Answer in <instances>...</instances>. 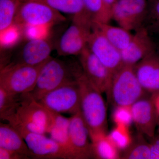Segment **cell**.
<instances>
[{
    "label": "cell",
    "instance_id": "25",
    "mask_svg": "<svg viewBox=\"0 0 159 159\" xmlns=\"http://www.w3.org/2000/svg\"><path fill=\"white\" fill-rule=\"evenodd\" d=\"M21 94L11 93L0 87V118L6 121L9 117L14 115L19 105Z\"/></svg>",
    "mask_w": 159,
    "mask_h": 159
},
{
    "label": "cell",
    "instance_id": "32",
    "mask_svg": "<svg viewBox=\"0 0 159 159\" xmlns=\"http://www.w3.org/2000/svg\"><path fill=\"white\" fill-rule=\"evenodd\" d=\"M28 157L14 151L0 147V159H28Z\"/></svg>",
    "mask_w": 159,
    "mask_h": 159
},
{
    "label": "cell",
    "instance_id": "8",
    "mask_svg": "<svg viewBox=\"0 0 159 159\" xmlns=\"http://www.w3.org/2000/svg\"><path fill=\"white\" fill-rule=\"evenodd\" d=\"M49 110L73 115L80 111V96L77 81L61 86L49 92L39 100Z\"/></svg>",
    "mask_w": 159,
    "mask_h": 159
},
{
    "label": "cell",
    "instance_id": "20",
    "mask_svg": "<svg viewBox=\"0 0 159 159\" xmlns=\"http://www.w3.org/2000/svg\"><path fill=\"white\" fill-rule=\"evenodd\" d=\"M151 146L145 136L139 132L131 143L121 154L120 158L124 159H151Z\"/></svg>",
    "mask_w": 159,
    "mask_h": 159
},
{
    "label": "cell",
    "instance_id": "15",
    "mask_svg": "<svg viewBox=\"0 0 159 159\" xmlns=\"http://www.w3.org/2000/svg\"><path fill=\"white\" fill-rule=\"evenodd\" d=\"M135 32L129 45L121 52L123 65L134 66L156 51L150 33L145 27H141Z\"/></svg>",
    "mask_w": 159,
    "mask_h": 159
},
{
    "label": "cell",
    "instance_id": "9",
    "mask_svg": "<svg viewBox=\"0 0 159 159\" xmlns=\"http://www.w3.org/2000/svg\"><path fill=\"white\" fill-rule=\"evenodd\" d=\"M11 125L22 136L34 159H74L67 148L46 134L31 132L20 125Z\"/></svg>",
    "mask_w": 159,
    "mask_h": 159
},
{
    "label": "cell",
    "instance_id": "23",
    "mask_svg": "<svg viewBox=\"0 0 159 159\" xmlns=\"http://www.w3.org/2000/svg\"><path fill=\"white\" fill-rule=\"evenodd\" d=\"M86 10L93 23H109L112 19V9L102 0H83Z\"/></svg>",
    "mask_w": 159,
    "mask_h": 159
},
{
    "label": "cell",
    "instance_id": "26",
    "mask_svg": "<svg viewBox=\"0 0 159 159\" xmlns=\"http://www.w3.org/2000/svg\"><path fill=\"white\" fill-rule=\"evenodd\" d=\"M21 0H0V33L14 25L15 18Z\"/></svg>",
    "mask_w": 159,
    "mask_h": 159
},
{
    "label": "cell",
    "instance_id": "21",
    "mask_svg": "<svg viewBox=\"0 0 159 159\" xmlns=\"http://www.w3.org/2000/svg\"><path fill=\"white\" fill-rule=\"evenodd\" d=\"M51 112L53 116V122L49 133L50 138L70 151L69 135L70 118H66L61 114Z\"/></svg>",
    "mask_w": 159,
    "mask_h": 159
},
{
    "label": "cell",
    "instance_id": "35",
    "mask_svg": "<svg viewBox=\"0 0 159 159\" xmlns=\"http://www.w3.org/2000/svg\"><path fill=\"white\" fill-rule=\"evenodd\" d=\"M104 3L109 8L112 9L115 3L116 2L117 0H102Z\"/></svg>",
    "mask_w": 159,
    "mask_h": 159
},
{
    "label": "cell",
    "instance_id": "7",
    "mask_svg": "<svg viewBox=\"0 0 159 159\" xmlns=\"http://www.w3.org/2000/svg\"><path fill=\"white\" fill-rule=\"evenodd\" d=\"M93 22L88 15L74 16L70 25L61 35L56 48L61 56L79 55L87 47Z\"/></svg>",
    "mask_w": 159,
    "mask_h": 159
},
{
    "label": "cell",
    "instance_id": "16",
    "mask_svg": "<svg viewBox=\"0 0 159 159\" xmlns=\"http://www.w3.org/2000/svg\"><path fill=\"white\" fill-rule=\"evenodd\" d=\"M53 44L48 38L29 39L17 57L9 64L36 66L51 57Z\"/></svg>",
    "mask_w": 159,
    "mask_h": 159
},
{
    "label": "cell",
    "instance_id": "13",
    "mask_svg": "<svg viewBox=\"0 0 159 159\" xmlns=\"http://www.w3.org/2000/svg\"><path fill=\"white\" fill-rule=\"evenodd\" d=\"M69 148L74 159L93 158L89 131L81 112L70 118Z\"/></svg>",
    "mask_w": 159,
    "mask_h": 159
},
{
    "label": "cell",
    "instance_id": "4",
    "mask_svg": "<svg viewBox=\"0 0 159 159\" xmlns=\"http://www.w3.org/2000/svg\"><path fill=\"white\" fill-rule=\"evenodd\" d=\"M140 84L134 66L123 65L114 74L107 98L115 107H131L147 95Z\"/></svg>",
    "mask_w": 159,
    "mask_h": 159
},
{
    "label": "cell",
    "instance_id": "3",
    "mask_svg": "<svg viewBox=\"0 0 159 159\" xmlns=\"http://www.w3.org/2000/svg\"><path fill=\"white\" fill-rule=\"evenodd\" d=\"M11 125L22 126L31 132L49 134L53 122L51 111L41 104L30 93L21 94L15 113L6 120Z\"/></svg>",
    "mask_w": 159,
    "mask_h": 159
},
{
    "label": "cell",
    "instance_id": "19",
    "mask_svg": "<svg viewBox=\"0 0 159 159\" xmlns=\"http://www.w3.org/2000/svg\"><path fill=\"white\" fill-rule=\"evenodd\" d=\"M93 26L121 52L127 48L132 38L130 31L121 27L111 25L109 23H93Z\"/></svg>",
    "mask_w": 159,
    "mask_h": 159
},
{
    "label": "cell",
    "instance_id": "14",
    "mask_svg": "<svg viewBox=\"0 0 159 159\" xmlns=\"http://www.w3.org/2000/svg\"><path fill=\"white\" fill-rule=\"evenodd\" d=\"M133 122L139 132L151 139L155 136L159 117L151 96L148 95L131 106Z\"/></svg>",
    "mask_w": 159,
    "mask_h": 159
},
{
    "label": "cell",
    "instance_id": "28",
    "mask_svg": "<svg viewBox=\"0 0 159 159\" xmlns=\"http://www.w3.org/2000/svg\"><path fill=\"white\" fill-rule=\"evenodd\" d=\"M143 27L151 33L159 34V0H148V8Z\"/></svg>",
    "mask_w": 159,
    "mask_h": 159
},
{
    "label": "cell",
    "instance_id": "27",
    "mask_svg": "<svg viewBox=\"0 0 159 159\" xmlns=\"http://www.w3.org/2000/svg\"><path fill=\"white\" fill-rule=\"evenodd\" d=\"M108 136L120 151L125 150L130 145L133 139L129 127L122 125H116L108 134Z\"/></svg>",
    "mask_w": 159,
    "mask_h": 159
},
{
    "label": "cell",
    "instance_id": "6",
    "mask_svg": "<svg viewBox=\"0 0 159 159\" xmlns=\"http://www.w3.org/2000/svg\"><path fill=\"white\" fill-rule=\"evenodd\" d=\"M46 61L36 66L9 64L1 68L0 87L18 95L30 93Z\"/></svg>",
    "mask_w": 159,
    "mask_h": 159
},
{
    "label": "cell",
    "instance_id": "18",
    "mask_svg": "<svg viewBox=\"0 0 159 159\" xmlns=\"http://www.w3.org/2000/svg\"><path fill=\"white\" fill-rule=\"evenodd\" d=\"M0 147L16 152L29 159H34L22 136L9 123H0Z\"/></svg>",
    "mask_w": 159,
    "mask_h": 159
},
{
    "label": "cell",
    "instance_id": "11",
    "mask_svg": "<svg viewBox=\"0 0 159 159\" xmlns=\"http://www.w3.org/2000/svg\"><path fill=\"white\" fill-rule=\"evenodd\" d=\"M87 47L113 75L123 65L121 51L93 26Z\"/></svg>",
    "mask_w": 159,
    "mask_h": 159
},
{
    "label": "cell",
    "instance_id": "10",
    "mask_svg": "<svg viewBox=\"0 0 159 159\" xmlns=\"http://www.w3.org/2000/svg\"><path fill=\"white\" fill-rule=\"evenodd\" d=\"M148 0H117L112 9V18L127 31H135L143 24Z\"/></svg>",
    "mask_w": 159,
    "mask_h": 159
},
{
    "label": "cell",
    "instance_id": "36",
    "mask_svg": "<svg viewBox=\"0 0 159 159\" xmlns=\"http://www.w3.org/2000/svg\"><path fill=\"white\" fill-rule=\"evenodd\" d=\"M158 121H159V120H158Z\"/></svg>",
    "mask_w": 159,
    "mask_h": 159
},
{
    "label": "cell",
    "instance_id": "5",
    "mask_svg": "<svg viewBox=\"0 0 159 159\" xmlns=\"http://www.w3.org/2000/svg\"><path fill=\"white\" fill-rule=\"evenodd\" d=\"M66 18L45 3L36 0H21L14 25L21 28L31 26L48 27L62 22Z\"/></svg>",
    "mask_w": 159,
    "mask_h": 159
},
{
    "label": "cell",
    "instance_id": "1",
    "mask_svg": "<svg viewBox=\"0 0 159 159\" xmlns=\"http://www.w3.org/2000/svg\"><path fill=\"white\" fill-rule=\"evenodd\" d=\"M80 96V112L89 131L90 140L107 135L106 106L102 93L94 86L84 73L77 79Z\"/></svg>",
    "mask_w": 159,
    "mask_h": 159
},
{
    "label": "cell",
    "instance_id": "12",
    "mask_svg": "<svg viewBox=\"0 0 159 159\" xmlns=\"http://www.w3.org/2000/svg\"><path fill=\"white\" fill-rule=\"evenodd\" d=\"M79 57L80 63L88 80L102 93H107L110 89L113 74L88 47L80 53Z\"/></svg>",
    "mask_w": 159,
    "mask_h": 159
},
{
    "label": "cell",
    "instance_id": "31",
    "mask_svg": "<svg viewBox=\"0 0 159 159\" xmlns=\"http://www.w3.org/2000/svg\"><path fill=\"white\" fill-rule=\"evenodd\" d=\"M49 27L31 26L24 28L25 29L26 36L29 39L46 38V32Z\"/></svg>",
    "mask_w": 159,
    "mask_h": 159
},
{
    "label": "cell",
    "instance_id": "17",
    "mask_svg": "<svg viewBox=\"0 0 159 159\" xmlns=\"http://www.w3.org/2000/svg\"><path fill=\"white\" fill-rule=\"evenodd\" d=\"M134 68L145 92L151 95L159 93V54L156 51L139 61Z\"/></svg>",
    "mask_w": 159,
    "mask_h": 159
},
{
    "label": "cell",
    "instance_id": "33",
    "mask_svg": "<svg viewBox=\"0 0 159 159\" xmlns=\"http://www.w3.org/2000/svg\"><path fill=\"white\" fill-rule=\"evenodd\" d=\"M150 140L151 146V159H159V135H155Z\"/></svg>",
    "mask_w": 159,
    "mask_h": 159
},
{
    "label": "cell",
    "instance_id": "30",
    "mask_svg": "<svg viewBox=\"0 0 159 159\" xmlns=\"http://www.w3.org/2000/svg\"><path fill=\"white\" fill-rule=\"evenodd\" d=\"M1 47H8L16 42L20 36V28L13 25L6 31L0 33Z\"/></svg>",
    "mask_w": 159,
    "mask_h": 159
},
{
    "label": "cell",
    "instance_id": "2",
    "mask_svg": "<svg viewBox=\"0 0 159 159\" xmlns=\"http://www.w3.org/2000/svg\"><path fill=\"white\" fill-rule=\"evenodd\" d=\"M83 73L80 62L50 57L42 68L34 89L29 93L39 101L49 92L77 81Z\"/></svg>",
    "mask_w": 159,
    "mask_h": 159
},
{
    "label": "cell",
    "instance_id": "22",
    "mask_svg": "<svg viewBox=\"0 0 159 159\" xmlns=\"http://www.w3.org/2000/svg\"><path fill=\"white\" fill-rule=\"evenodd\" d=\"M93 158L120 159V151L112 142L108 134L91 141Z\"/></svg>",
    "mask_w": 159,
    "mask_h": 159
},
{
    "label": "cell",
    "instance_id": "29",
    "mask_svg": "<svg viewBox=\"0 0 159 159\" xmlns=\"http://www.w3.org/2000/svg\"><path fill=\"white\" fill-rule=\"evenodd\" d=\"M113 119L116 125H124L129 127L133 122L131 107H116Z\"/></svg>",
    "mask_w": 159,
    "mask_h": 159
},
{
    "label": "cell",
    "instance_id": "24",
    "mask_svg": "<svg viewBox=\"0 0 159 159\" xmlns=\"http://www.w3.org/2000/svg\"><path fill=\"white\" fill-rule=\"evenodd\" d=\"M45 3L59 12L73 15L87 13L83 0H36Z\"/></svg>",
    "mask_w": 159,
    "mask_h": 159
},
{
    "label": "cell",
    "instance_id": "34",
    "mask_svg": "<svg viewBox=\"0 0 159 159\" xmlns=\"http://www.w3.org/2000/svg\"><path fill=\"white\" fill-rule=\"evenodd\" d=\"M151 97L157 113L159 117L158 120H159V93L153 95H151Z\"/></svg>",
    "mask_w": 159,
    "mask_h": 159
}]
</instances>
